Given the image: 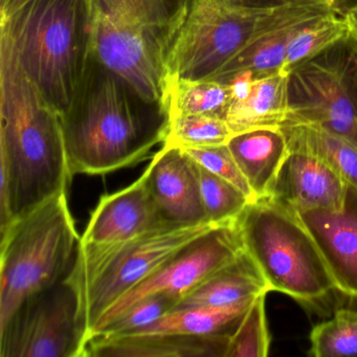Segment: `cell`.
Instances as JSON below:
<instances>
[{
    "instance_id": "obj_34",
    "label": "cell",
    "mask_w": 357,
    "mask_h": 357,
    "mask_svg": "<svg viewBox=\"0 0 357 357\" xmlns=\"http://www.w3.org/2000/svg\"><path fill=\"white\" fill-rule=\"evenodd\" d=\"M342 18L348 26L349 34L357 38V6L351 9L348 14Z\"/></svg>"
},
{
    "instance_id": "obj_20",
    "label": "cell",
    "mask_w": 357,
    "mask_h": 357,
    "mask_svg": "<svg viewBox=\"0 0 357 357\" xmlns=\"http://www.w3.org/2000/svg\"><path fill=\"white\" fill-rule=\"evenodd\" d=\"M268 286L245 252L181 298L176 308L227 306L269 292Z\"/></svg>"
},
{
    "instance_id": "obj_32",
    "label": "cell",
    "mask_w": 357,
    "mask_h": 357,
    "mask_svg": "<svg viewBox=\"0 0 357 357\" xmlns=\"http://www.w3.org/2000/svg\"><path fill=\"white\" fill-rule=\"evenodd\" d=\"M255 76L250 70H242L236 73L227 80L229 89V103L231 102L241 101L250 95L254 84Z\"/></svg>"
},
{
    "instance_id": "obj_9",
    "label": "cell",
    "mask_w": 357,
    "mask_h": 357,
    "mask_svg": "<svg viewBox=\"0 0 357 357\" xmlns=\"http://www.w3.org/2000/svg\"><path fill=\"white\" fill-rule=\"evenodd\" d=\"M284 124L317 125L357 146V74L350 35L289 75Z\"/></svg>"
},
{
    "instance_id": "obj_8",
    "label": "cell",
    "mask_w": 357,
    "mask_h": 357,
    "mask_svg": "<svg viewBox=\"0 0 357 357\" xmlns=\"http://www.w3.org/2000/svg\"><path fill=\"white\" fill-rule=\"evenodd\" d=\"M269 9L245 0H185L169 47L173 79H214L250 43Z\"/></svg>"
},
{
    "instance_id": "obj_12",
    "label": "cell",
    "mask_w": 357,
    "mask_h": 357,
    "mask_svg": "<svg viewBox=\"0 0 357 357\" xmlns=\"http://www.w3.org/2000/svg\"><path fill=\"white\" fill-rule=\"evenodd\" d=\"M145 174L152 199L167 225L210 222L202 204L197 162L183 148L162 143Z\"/></svg>"
},
{
    "instance_id": "obj_15",
    "label": "cell",
    "mask_w": 357,
    "mask_h": 357,
    "mask_svg": "<svg viewBox=\"0 0 357 357\" xmlns=\"http://www.w3.org/2000/svg\"><path fill=\"white\" fill-rule=\"evenodd\" d=\"M351 189L335 170L317 156L291 150L275 196L296 212L346 210Z\"/></svg>"
},
{
    "instance_id": "obj_4",
    "label": "cell",
    "mask_w": 357,
    "mask_h": 357,
    "mask_svg": "<svg viewBox=\"0 0 357 357\" xmlns=\"http://www.w3.org/2000/svg\"><path fill=\"white\" fill-rule=\"evenodd\" d=\"M185 0H93V53L151 103L166 107L167 57Z\"/></svg>"
},
{
    "instance_id": "obj_7",
    "label": "cell",
    "mask_w": 357,
    "mask_h": 357,
    "mask_svg": "<svg viewBox=\"0 0 357 357\" xmlns=\"http://www.w3.org/2000/svg\"><path fill=\"white\" fill-rule=\"evenodd\" d=\"M0 234V329H3L30 296L66 277L81 237L66 193L16 219Z\"/></svg>"
},
{
    "instance_id": "obj_35",
    "label": "cell",
    "mask_w": 357,
    "mask_h": 357,
    "mask_svg": "<svg viewBox=\"0 0 357 357\" xmlns=\"http://www.w3.org/2000/svg\"><path fill=\"white\" fill-rule=\"evenodd\" d=\"M350 35V34H349ZM351 39L353 41V45H354V56H355V64H356V74H357V38L356 37L351 36Z\"/></svg>"
},
{
    "instance_id": "obj_5",
    "label": "cell",
    "mask_w": 357,
    "mask_h": 357,
    "mask_svg": "<svg viewBox=\"0 0 357 357\" xmlns=\"http://www.w3.org/2000/svg\"><path fill=\"white\" fill-rule=\"evenodd\" d=\"M222 225H227L204 222L160 227L109 245L79 243L72 268L64 280L78 296L79 319L86 347L96 324L112 305L192 242Z\"/></svg>"
},
{
    "instance_id": "obj_24",
    "label": "cell",
    "mask_w": 357,
    "mask_h": 357,
    "mask_svg": "<svg viewBox=\"0 0 357 357\" xmlns=\"http://www.w3.org/2000/svg\"><path fill=\"white\" fill-rule=\"evenodd\" d=\"M348 36L346 22L336 14L312 20L290 41L279 72L289 76L301 64L317 57Z\"/></svg>"
},
{
    "instance_id": "obj_31",
    "label": "cell",
    "mask_w": 357,
    "mask_h": 357,
    "mask_svg": "<svg viewBox=\"0 0 357 357\" xmlns=\"http://www.w3.org/2000/svg\"><path fill=\"white\" fill-rule=\"evenodd\" d=\"M245 3L256 9H273L289 5H323L340 17H344L357 6V0H245Z\"/></svg>"
},
{
    "instance_id": "obj_16",
    "label": "cell",
    "mask_w": 357,
    "mask_h": 357,
    "mask_svg": "<svg viewBox=\"0 0 357 357\" xmlns=\"http://www.w3.org/2000/svg\"><path fill=\"white\" fill-rule=\"evenodd\" d=\"M314 239L335 290L357 300V210L296 212Z\"/></svg>"
},
{
    "instance_id": "obj_21",
    "label": "cell",
    "mask_w": 357,
    "mask_h": 357,
    "mask_svg": "<svg viewBox=\"0 0 357 357\" xmlns=\"http://www.w3.org/2000/svg\"><path fill=\"white\" fill-rule=\"evenodd\" d=\"M256 298L227 306L175 308L155 323L129 333L206 336L229 332Z\"/></svg>"
},
{
    "instance_id": "obj_13",
    "label": "cell",
    "mask_w": 357,
    "mask_h": 357,
    "mask_svg": "<svg viewBox=\"0 0 357 357\" xmlns=\"http://www.w3.org/2000/svg\"><path fill=\"white\" fill-rule=\"evenodd\" d=\"M330 13L333 12L323 5H289L269 9L250 43L212 80L225 83L242 70H250L256 79L279 72L296 33L312 20Z\"/></svg>"
},
{
    "instance_id": "obj_1",
    "label": "cell",
    "mask_w": 357,
    "mask_h": 357,
    "mask_svg": "<svg viewBox=\"0 0 357 357\" xmlns=\"http://www.w3.org/2000/svg\"><path fill=\"white\" fill-rule=\"evenodd\" d=\"M72 179L61 114L0 45V233Z\"/></svg>"
},
{
    "instance_id": "obj_11",
    "label": "cell",
    "mask_w": 357,
    "mask_h": 357,
    "mask_svg": "<svg viewBox=\"0 0 357 357\" xmlns=\"http://www.w3.org/2000/svg\"><path fill=\"white\" fill-rule=\"evenodd\" d=\"M243 254L237 221L208 231L112 305L96 324L89 342L100 330L139 301L147 296L165 294L181 302L183 296Z\"/></svg>"
},
{
    "instance_id": "obj_27",
    "label": "cell",
    "mask_w": 357,
    "mask_h": 357,
    "mask_svg": "<svg viewBox=\"0 0 357 357\" xmlns=\"http://www.w3.org/2000/svg\"><path fill=\"white\" fill-rule=\"evenodd\" d=\"M266 294L267 292H264L255 298L231 330L225 357H265L268 355L271 337L265 311Z\"/></svg>"
},
{
    "instance_id": "obj_18",
    "label": "cell",
    "mask_w": 357,
    "mask_h": 357,
    "mask_svg": "<svg viewBox=\"0 0 357 357\" xmlns=\"http://www.w3.org/2000/svg\"><path fill=\"white\" fill-rule=\"evenodd\" d=\"M227 146L255 199L275 195L280 175L291 152L281 127L237 133L229 139Z\"/></svg>"
},
{
    "instance_id": "obj_19",
    "label": "cell",
    "mask_w": 357,
    "mask_h": 357,
    "mask_svg": "<svg viewBox=\"0 0 357 357\" xmlns=\"http://www.w3.org/2000/svg\"><path fill=\"white\" fill-rule=\"evenodd\" d=\"M289 112V76L278 72L255 79L245 99L231 102L225 119L231 133L281 127Z\"/></svg>"
},
{
    "instance_id": "obj_33",
    "label": "cell",
    "mask_w": 357,
    "mask_h": 357,
    "mask_svg": "<svg viewBox=\"0 0 357 357\" xmlns=\"http://www.w3.org/2000/svg\"><path fill=\"white\" fill-rule=\"evenodd\" d=\"M30 0H0V17L9 16Z\"/></svg>"
},
{
    "instance_id": "obj_29",
    "label": "cell",
    "mask_w": 357,
    "mask_h": 357,
    "mask_svg": "<svg viewBox=\"0 0 357 357\" xmlns=\"http://www.w3.org/2000/svg\"><path fill=\"white\" fill-rule=\"evenodd\" d=\"M178 303L177 298L165 294L147 296L129 307L109 325L100 330L95 337L119 335L147 327L176 308Z\"/></svg>"
},
{
    "instance_id": "obj_26",
    "label": "cell",
    "mask_w": 357,
    "mask_h": 357,
    "mask_svg": "<svg viewBox=\"0 0 357 357\" xmlns=\"http://www.w3.org/2000/svg\"><path fill=\"white\" fill-rule=\"evenodd\" d=\"M233 137L223 116L218 114H187L171 118L164 143L181 148L225 145Z\"/></svg>"
},
{
    "instance_id": "obj_28",
    "label": "cell",
    "mask_w": 357,
    "mask_h": 357,
    "mask_svg": "<svg viewBox=\"0 0 357 357\" xmlns=\"http://www.w3.org/2000/svg\"><path fill=\"white\" fill-rule=\"evenodd\" d=\"M198 174L208 221L217 225L236 222L252 200L233 183L213 174L199 165Z\"/></svg>"
},
{
    "instance_id": "obj_14",
    "label": "cell",
    "mask_w": 357,
    "mask_h": 357,
    "mask_svg": "<svg viewBox=\"0 0 357 357\" xmlns=\"http://www.w3.org/2000/svg\"><path fill=\"white\" fill-rule=\"evenodd\" d=\"M165 227L173 225L162 220L144 172L128 187L101 197L80 244L109 245Z\"/></svg>"
},
{
    "instance_id": "obj_17",
    "label": "cell",
    "mask_w": 357,
    "mask_h": 357,
    "mask_svg": "<svg viewBox=\"0 0 357 357\" xmlns=\"http://www.w3.org/2000/svg\"><path fill=\"white\" fill-rule=\"evenodd\" d=\"M231 332L206 336L133 334L98 336L85 357H225Z\"/></svg>"
},
{
    "instance_id": "obj_2",
    "label": "cell",
    "mask_w": 357,
    "mask_h": 357,
    "mask_svg": "<svg viewBox=\"0 0 357 357\" xmlns=\"http://www.w3.org/2000/svg\"><path fill=\"white\" fill-rule=\"evenodd\" d=\"M62 125L73 175H104L147 158L166 139L169 116L93 53Z\"/></svg>"
},
{
    "instance_id": "obj_10",
    "label": "cell",
    "mask_w": 357,
    "mask_h": 357,
    "mask_svg": "<svg viewBox=\"0 0 357 357\" xmlns=\"http://www.w3.org/2000/svg\"><path fill=\"white\" fill-rule=\"evenodd\" d=\"M78 296L62 280L30 296L0 329V357H85Z\"/></svg>"
},
{
    "instance_id": "obj_23",
    "label": "cell",
    "mask_w": 357,
    "mask_h": 357,
    "mask_svg": "<svg viewBox=\"0 0 357 357\" xmlns=\"http://www.w3.org/2000/svg\"><path fill=\"white\" fill-rule=\"evenodd\" d=\"M229 104V89L217 80L169 81L166 108L169 120L187 114H218L225 118Z\"/></svg>"
},
{
    "instance_id": "obj_22",
    "label": "cell",
    "mask_w": 357,
    "mask_h": 357,
    "mask_svg": "<svg viewBox=\"0 0 357 357\" xmlns=\"http://www.w3.org/2000/svg\"><path fill=\"white\" fill-rule=\"evenodd\" d=\"M290 151L306 152L327 162L357 195V146L317 125L284 124Z\"/></svg>"
},
{
    "instance_id": "obj_25",
    "label": "cell",
    "mask_w": 357,
    "mask_h": 357,
    "mask_svg": "<svg viewBox=\"0 0 357 357\" xmlns=\"http://www.w3.org/2000/svg\"><path fill=\"white\" fill-rule=\"evenodd\" d=\"M309 355L357 357V310L337 309L333 317L312 328Z\"/></svg>"
},
{
    "instance_id": "obj_30",
    "label": "cell",
    "mask_w": 357,
    "mask_h": 357,
    "mask_svg": "<svg viewBox=\"0 0 357 357\" xmlns=\"http://www.w3.org/2000/svg\"><path fill=\"white\" fill-rule=\"evenodd\" d=\"M200 167L233 183L246 196L255 200L254 193L236 162L227 144L212 147L183 148Z\"/></svg>"
},
{
    "instance_id": "obj_6",
    "label": "cell",
    "mask_w": 357,
    "mask_h": 357,
    "mask_svg": "<svg viewBox=\"0 0 357 357\" xmlns=\"http://www.w3.org/2000/svg\"><path fill=\"white\" fill-rule=\"evenodd\" d=\"M237 227L244 252L271 291L317 305L335 290L312 236L298 213L277 196L250 202Z\"/></svg>"
},
{
    "instance_id": "obj_3",
    "label": "cell",
    "mask_w": 357,
    "mask_h": 357,
    "mask_svg": "<svg viewBox=\"0 0 357 357\" xmlns=\"http://www.w3.org/2000/svg\"><path fill=\"white\" fill-rule=\"evenodd\" d=\"M93 0H30L0 17V45L63 114L93 54Z\"/></svg>"
}]
</instances>
